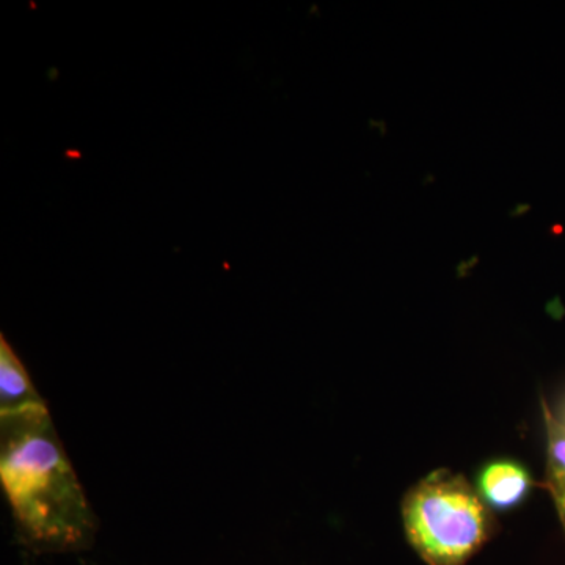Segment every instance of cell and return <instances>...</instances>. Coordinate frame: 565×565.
Returning <instances> with one entry per match:
<instances>
[{
    "instance_id": "obj_3",
    "label": "cell",
    "mask_w": 565,
    "mask_h": 565,
    "mask_svg": "<svg viewBox=\"0 0 565 565\" xmlns=\"http://www.w3.org/2000/svg\"><path fill=\"white\" fill-rule=\"evenodd\" d=\"M533 486L530 471L514 460H494L478 476V493L497 511H508L522 503Z\"/></svg>"
},
{
    "instance_id": "obj_2",
    "label": "cell",
    "mask_w": 565,
    "mask_h": 565,
    "mask_svg": "<svg viewBox=\"0 0 565 565\" xmlns=\"http://www.w3.org/2000/svg\"><path fill=\"white\" fill-rule=\"evenodd\" d=\"M490 511L462 475L433 471L405 494L408 544L427 565H467L494 533Z\"/></svg>"
},
{
    "instance_id": "obj_6",
    "label": "cell",
    "mask_w": 565,
    "mask_h": 565,
    "mask_svg": "<svg viewBox=\"0 0 565 565\" xmlns=\"http://www.w3.org/2000/svg\"><path fill=\"white\" fill-rule=\"evenodd\" d=\"M553 501H555L557 514H559L561 523H563L565 531V494H563V497L553 498Z\"/></svg>"
},
{
    "instance_id": "obj_5",
    "label": "cell",
    "mask_w": 565,
    "mask_h": 565,
    "mask_svg": "<svg viewBox=\"0 0 565 565\" xmlns=\"http://www.w3.org/2000/svg\"><path fill=\"white\" fill-rule=\"evenodd\" d=\"M546 430L545 489L553 498L565 494V426L542 399Z\"/></svg>"
},
{
    "instance_id": "obj_4",
    "label": "cell",
    "mask_w": 565,
    "mask_h": 565,
    "mask_svg": "<svg viewBox=\"0 0 565 565\" xmlns=\"http://www.w3.org/2000/svg\"><path fill=\"white\" fill-rule=\"evenodd\" d=\"M47 407L7 338L0 337V416Z\"/></svg>"
},
{
    "instance_id": "obj_7",
    "label": "cell",
    "mask_w": 565,
    "mask_h": 565,
    "mask_svg": "<svg viewBox=\"0 0 565 565\" xmlns=\"http://www.w3.org/2000/svg\"><path fill=\"white\" fill-rule=\"evenodd\" d=\"M559 422L563 423L565 426V405H564L563 415H561Z\"/></svg>"
},
{
    "instance_id": "obj_1",
    "label": "cell",
    "mask_w": 565,
    "mask_h": 565,
    "mask_svg": "<svg viewBox=\"0 0 565 565\" xmlns=\"http://www.w3.org/2000/svg\"><path fill=\"white\" fill-rule=\"evenodd\" d=\"M0 482L25 548L77 553L95 544L98 515L47 407L0 416Z\"/></svg>"
}]
</instances>
